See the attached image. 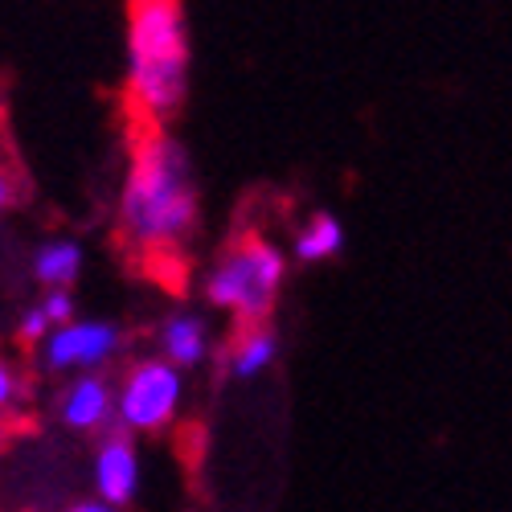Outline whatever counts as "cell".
I'll use <instances>...</instances> for the list:
<instances>
[{"label": "cell", "mask_w": 512, "mask_h": 512, "mask_svg": "<svg viewBox=\"0 0 512 512\" xmlns=\"http://www.w3.org/2000/svg\"><path fill=\"white\" fill-rule=\"evenodd\" d=\"M201 189L189 148L168 127H144L115 201V234L144 263L177 259L197 238Z\"/></svg>", "instance_id": "obj_1"}, {"label": "cell", "mask_w": 512, "mask_h": 512, "mask_svg": "<svg viewBox=\"0 0 512 512\" xmlns=\"http://www.w3.org/2000/svg\"><path fill=\"white\" fill-rule=\"evenodd\" d=\"M189 21L181 0H132L123 37V95L144 127H168L189 99Z\"/></svg>", "instance_id": "obj_2"}, {"label": "cell", "mask_w": 512, "mask_h": 512, "mask_svg": "<svg viewBox=\"0 0 512 512\" xmlns=\"http://www.w3.org/2000/svg\"><path fill=\"white\" fill-rule=\"evenodd\" d=\"M283 283H287V250L267 234H242L213 259L201 295L213 312H226L230 320H238V328H246V324H271Z\"/></svg>", "instance_id": "obj_3"}, {"label": "cell", "mask_w": 512, "mask_h": 512, "mask_svg": "<svg viewBox=\"0 0 512 512\" xmlns=\"http://www.w3.org/2000/svg\"><path fill=\"white\" fill-rule=\"evenodd\" d=\"M189 373L160 353L136 357L115 377V426L127 435H164L185 410Z\"/></svg>", "instance_id": "obj_4"}, {"label": "cell", "mask_w": 512, "mask_h": 512, "mask_svg": "<svg viewBox=\"0 0 512 512\" xmlns=\"http://www.w3.org/2000/svg\"><path fill=\"white\" fill-rule=\"evenodd\" d=\"M127 345L123 324L99 320V316H78L62 328H54L41 345L33 349V365L50 377H74V373H103L119 361Z\"/></svg>", "instance_id": "obj_5"}, {"label": "cell", "mask_w": 512, "mask_h": 512, "mask_svg": "<svg viewBox=\"0 0 512 512\" xmlns=\"http://www.w3.org/2000/svg\"><path fill=\"white\" fill-rule=\"evenodd\" d=\"M54 418L70 435H107L115 431V377L111 373H74L54 394Z\"/></svg>", "instance_id": "obj_6"}, {"label": "cell", "mask_w": 512, "mask_h": 512, "mask_svg": "<svg viewBox=\"0 0 512 512\" xmlns=\"http://www.w3.org/2000/svg\"><path fill=\"white\" fill-rule=\"evenodd\" d=\"M91 484H95V496L115 508L136 504L140 484H144V459H140L136 435L119 431V426L99 435L95 455H91Z\"/></svg>", "instance_id": "obj_7"}, {"label": "cell", "mask_w": 512, "mask_h": 512, "mask_svg": "<svg viewBox=\"0 0 512 512\" xmlns=\"http://www.w3.org/2000/svg\"><path fill=\"white\" fill-rule=\"evenodd\" d=\"M213 349H218V336H213L209 316L197 308H173L156 324V353L185 373L209 365Z\"/></svg>", "instance_id": "obj_8"}, {"label": "cell", "mask_w": 512, "mask_h": 512, "mask_svg": "<svg viewBox=\"0 0 512 512\" xmlns=\"http://www.w3.org/2000/svg\"><path fill=\"white\" fill-rule=\"evenodd\" d=\"M279 353H283V340L271 324H246L230 336V345L222 353V369L230 381L246 386V381H259L279 361Z\"/></svg>", "instance_id": "obj_9"}, {"label": "cell", "mask_w": 512, "mask_h": 512, "mask_svg": "<svg viewBox=\"0 0 512 512\" xmlns=\"http://www.w3.org/2000/svg\"><path fill=\"white\" fill-rule=\"evenodd\" d=\"M82 267H87V250H82L78 238H46L29 259V275L41 283V291L74 287Z\"/></svg>", "instance_id": "obj_10"}, {"label": "cell", "mask_w": 512, "mask_h": 512, "mask_svg": "<svg viewBox=\"0 0 512 512\" xmlns=\"http://www.w3.org/2000/svg\"><path fill=\"white\" fill-rule=\"evenodd\" d=\"M340 250H345V222H340L336 213H328V209L312 213V218L291 238V259L304 263V267L332 263Z\"/></svg>", "instance_id": "obj_11"}, {"label": "cell", "mask_w": 512, "mask_h": 512, "mask_svg": "<svg viewBox=\"0 0 512 512\" xmlns=\"http://www.w3.org/2000/svg\"><path fill=\"white\" fill-rule=\"evenodd\" d=\"M29 402V377L17 361L0 353V426H9Z\"/></svg>", "instance_id": "obj_12"}, {"label": "cell", "mask_w": 512, "mask_h": 512, "mask_svg": "<svg viewBox=\"0 0 512 512\" xmlns=\"http://www.w3.org/2000/svg\"><path fill=\"white\" fill-rule=\"evenodd\" d=\"M37 304H41V312L50 316L54 328L78 320V300H74V291H70V287H50V291H41V300H37Z\"/></svg>", "instance_id": "obj_13"}, {"label": "cell", "mask_w": 512, "mask_h": 512, "mask_svg": "<svg viewBox=\"0 0 512 512\" xmlns=\"http://www.w3.org/2000/svg\"><path fill=\"white\" fill-rule=\"evenodd\" d=\"M50 332H54V324H50L46 312H41V304H29V308L17 316V340H21V345H29V349H37Z\"/></svg>", "instance_id": "obj_14"}, {"label": "cell", "mask_w": 512, "mask_h": 512, "mask_svg": "<svg viewBox=\"0 0 512 512\" xmlns=\"http://www.w3.org/2000/svg\"><path fill=\"white\" fill-rule=\"evenodd\" d=\"M13 201H17V173L5 160H0V213H9Z\"/></svg>", "instance_id": "obj_15"}, {"label": "cell", "mask_w": 512, "mask_h": 512, "mask_svg": "<svg viewBox=\"0 0 512 512\" xmlns=\"http://www.w3.org/2000/svg\"><path fill=\"white\" fill-rule=\"evenodd\" d=\"M66 512H123V508H115V504H107L99 496H87V500H74Z\"/></svg>", "instance_id": "obj_16"}]
</instances>
